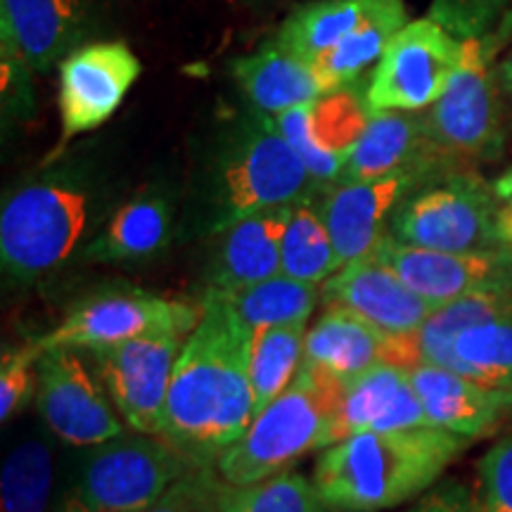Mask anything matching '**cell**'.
Masks as SVG:
<instances>
[{"label": "cell", "mask_w": 512, "mask_h": 512, "mask_svg": "<svg viewBox=\"0 0 512 512\" xmlns=\"http://www.w3.org/2000/svg\"><path fill=\"white\" fill-rule=\"evenodd\" d=\"M171 375L162 437L195 467H216L254 420L249 377L254 332L221 292L207 290Z\"/></svg>", "instance_id": "cell-1"}, {"label": "cell", "mask_w": 512, "mask_h": 512, "mask_svg": "<svg viewBox=\"0 0 512 512\" xmlns=\"http://www.w3.org/2000/svg\"><path fill=\"white\" fill-rule=\"evenodd\" d=\"M110 195V178L93 152H64L12 185L0 204L5 283L34 285L81 254L95 226L110 219Z\"/></svg>", "instance_id": "cell-2"}, {"label": "cell", "mask_w": 512, "mask_h": 512, "mask_svg": "<svg viewBox=\"0 0 512 512\" xmlns=\"http://www.w3.org/2000/svg\"><path fill=\"white\" fill-rule=\"evenodd\" d=\"M320 190L275 119L245 105L202 150L190 228L211 238L261 211L311 200Z\"/></svg>", "instance_id": "cell-3"}, {"label": "cell", "mask_w": 512, "mask_h": 512, "mask_svg": "<svg viewBox=\"0 0 512 512\" xmlns=\"http://www.w3.org/2000/svg\"><path fill=\"white\" fill-rule=\"evenodd\" d=\"M470 439L441 427L361 432L320 453L313 484L335 512H380L437 482Z\"/></svg>", "instance_id": "cell-4"}, {"label": "cell", "mask_w": 512, "mask_h": 512, "mask_svg": "<svg viewBox=\"0 0 512 512\" xmlns=\"http://www.w3.org/2000/svg\"><path fill=\"white\" fill-rule=\"evenodd\" d=\"M347 382L302 363L278 399L221 453L216 472L228 486H249L280 475L304 453L335 444V420Z\"/></svg>", "instance_id": "cell-5"}, {"label": "cell", "mask_w": 512, "mask_h": 512, "mask_svg": "<svg viewBox=\"0 0 512 512\" xmlns=\"http://www.w3.org/2000/svg\"><path fill=\"white\" fill-rule=\"evenodd\" d=\"M389 238L439 252L512 247L496 188L470 166L420 178L394 209Z\"/></svg>", "instance_id": "cell-6"}, {"label": "cell", "mask_w": 512, "mask_h": 512, "mask_svg": "<svg viewBox=\"0 0 512 512\" xmlns=\"http://www.w3.org/2000/svg\"><path fill=\"white\" fill-rule=\"evenodd\" d=\"M195 467L150 434H119L93 446L60 512H136L162 498Z\"/></svg>", "instance_id": "cell-7"}, {"label": "cell", "mask_w": 512, "mask_h": 512, "mask_svg": "<svg viewBox=\"0 0 512 512\" xmlns=\"http://www.w3.org/2000/svg\"><path fill=\"white\" fill-rule=\"evenodd\" d=\"M494 53L486 38H465L451 83L430 110L422 112L432 147L456 166L472 169L479 162H494L505 147Z\"/></svg>", "instance_id": "cell-8"}, {"label": "cell", "mask_w": 512, "mask_h": 512, "mask_svg": "<svg viewBox=\"0 0 512 512\" xmlns=\"http://www.w3.org/2000/svg\"><path fill=\"white\" fill-rule=\"evenodd\" d=\"M463 41L430 17L408 22L370 76V112H425L437 102L456 74Z\"/></svg>", "instance_id": "cell-9"}, {"label": "cell", "mask_w": 512, "mask_h": 512, "mask_svg": "<svg viewBox=\"0 0 512 512\" xmlns=\"http://www.w3.org/2000/svg\"><path fill=\"white\" fill-rule=\"evenodd\" d=\"M202 309L143 290H112L83 299L57 328L34 339L41 351H98L145 332L169 328L190 335Z\"/></svg>", "instance_id": "cell-10"}, {"label": "cell", "mask_w": 512, "mask_h": 512, "mask_svg": "<svg viewBox=\"0 0 512 512\" xmlns=\"http://www.w3.org/2000/svg\"><path fill=\"white\" fill-rule=\"evenodd\" d=\"M185 332L159 328L145 335L91 351L107 394L128 427L159 437L164 425L166 396Z\"/></svg>", "instance_id": "cell-11"}, {"label": "cell", "mask_w": 512, "mask_h": 512, "mask_svg": "<svg viewBox=\"0 0 512 512\" xmlns=\"http://www.w3.org/2000/svg\"><path fill=\"white\" fill-rule=\"evenodd\" d=\"M143 74V62L124 41H93L76 48L60 62V143L55 157L67 145L86 136L114 117L128 91Z\"/></svg>", "instance_id": "cell-12"}, {"label": "cell", "mask_w": 512, "mask_h": 512, "mask_svg": "<svg viewBox=\"0 0 512 512\" xmlns=\"http://www.w3.org/2000/svg\"><path fill=\"white\" fill-rule=\"evenodd\" d=\"M36 403L48 430L72 446H100L124 434L105 384L86 368L81 351H43Z\"/></svg>", "instance_id": "cell-13"}, {"label": "cell", "mask_w": 512, "mask_h": 512, "mask_svg": "<svg viewBox=\"0 0 512 512\" xmlns=\"http://www.w3.org/2000/svg\"><path fill=\"white\" fill-rule=\"evenodd\" d=\"M434 309L479 292L512 290V247L486 252H439L384 235L373 252Z\"/></svg>", "instance_id": "cell-14"}, {"label": "cell", "mask_w": 512, "mask_h": 512, "mask_svg": "<svg viewBox=\"0 0 512 512\" xmlns=\"http://www.w3.org/2000/svg\"><path fill=\"white\" fill-rule=\"evenodd\" d=\"M434 171H403L377 181L335 183L318 192L320 219L328 228L342 268L375 252L387 235L389 221L399 202L420 178Z\"/></svg>", "instance_id": "cell-15"}, {"label": "cell", "mask_w": 512, "mask_h": 512, "mask_svg": "<svg viewBox=\"0 0 512 512\" xmlns=\"http://www.w3.org/2000/svg\"><path fill=\"white\" fill-rule=\"evenodd\" d=\"M320 302L354 311L377 330L394 337L411 335L437 311L373 254L339 268L325 280L320 285Z\"/></svg>", "instance_id": "cell-16"}, {"label": "cell", "mask_w": 512, "mask_h": 512, "mask_svg": "<svg viewBox=\"0 0 512 512\" xmlns=\"http://www.w3.org/2000/svg\"><path fill=\"white\" fill-rule=\"evenodd\" d=\"M95 29V0H0V31L17 43L36 74L91 43Z\"/></svg>", "instance_id": "cell-17"}, {"label": "cell", "mask_w": 512, "mask_h": 512, "mask_svg": "<svg viewBox=\"0 0 512 512\" xmlns=\"http://www.w3.org/2000/svg\"><path fill=\"white\" fill-rule=\"evenodd\" d=\"M292 207L261 211L211 235L207 268H204L207 290H245L249 285L280 275L283 235Z\"/></svg>", "instance_id": "cell-18"}, {"label": "cell", "mask_w": 512, "mask_h": 512, "mask_svg": "<svg viewBox=\"0 0 512 512\" xmlns=\"http://www.w3.org/2000/svg\"><path fill=\"white\" fill-rule=\"evenodd\" d=\"M434 150L422 112H370L361 136L351 145L339 183L377 181L403 171L453 169Z\"/></svg>", "instance_id": "cell-19"}, {"label": "cell", "mask_w": 512, "mask_h": 512, "mask_svg": "<svg viewBox=\"0 0 512 512\" xmlns=\"http://www.w3.org/2000/svg\"><path fill=\"white\" fill-rule=\"evenodd\" d=\"M176 230V200L166 185H147L112 211L81 249L83 264H133L162 254Z\"/></svg>", "instance_id": "cell-20"}, {"label": "cell", "mask_w": 512, "mask_h": 512, "mask_svg": "<svg viewBox=\"0 0 512 512\" xmlns=\"http://www.w3.org/2000/svg\"><path fill=\"white\" fill-rule=\"evenodd\" d=\"M430 427L411 370L382 363L344 389L335 420V444L361 432H399Z\"/></svg>", "instance_id": "cell-21"}, {"label": "cell", "mask_w": 512, "mask_h": 512, "mask_svg": "<svg viewBox=\"0 0 512 512\" xmlns=\"http://www.w3.org/2000/svg\"><path fill=\"white\" fill-rule=\"evenodd\" d=\"M411 380L430 425L467 439L491 432L512 411V392L486 387L453 370L415 366Z\"/></svg>", "instance_id": "cell-22"}, {"label": "cell", "mask_w": 512, "mask_h": 512, "mask_svg": "<svg viewBox=\"0 0 512 512\" xmlns=\"http://www.w3.org/2000/svg\"><path fill=\"white\" fill-rule=\"evenodd\" d=\"M230 72L247 105L268 117L313 105L330 95L316 64L285 50L275 38L254 53L238 57Z\"/></svg>", "instance_id": "cell-23"}, {"label": "cell", "mask_w": 512, "mask_h": 512, "mask_svg": "<svg viewBox=\"0 0 512 512\" xmlns=\"http://www.w3.org/2000/svg\"><path fill=\"white\" fill-rule=\"evenodd\" d=\"M392 337L342 306H328L306 332L304 363L354 382L375 366L389 363Z\"/></svg>", "instance_id": "cell-24"}, {"label": "cell", "mask_w": 512, "mask_h": 512, "mask_svg": "<svg viewBox=\"0 0 512 512\" xmlns=\"http://www.w3.org/2000/svg\"><path fill=\"white\" fill-rule=\"evenodd\" d=\"M380 3L382 0H309L287 15L273 38L285 50L316 64L358 24L366 22Z\"/></svg>", "instance_id": "cell-25"}, {"label": "cell", "mask_w": 512, "mask_h": 512, "mask_svg": "<svg viewBox=\"0 0 512 512\" xmlns=\"http://www.w3.org/2000/svg\"><path fill=\"white\" fill-rule=\"evenodd\" d=\"M411 22L406 0H382L380 8L337 43L323 60L316 62L320 79L330 93L354 86L363 74L377 67L394 36Z\"/></svg>", "instance_id": "cell-26"}, {"label": "cell", "mask_w": 512, "mask_h": 512, "mask_svg": "<svg viewBox=\"0 0 512 512\" xmlns=\"http://www.w3.org/2000/svg\"><path fill=\"white\" fill-rule=\"evenodd\" d=\"M242 323L252 332L280 325H306L320 302V285L273 275L245 290L221 292Z\"/></svg>", "instance_id": "cell-27"}, {"label": "cell", "mask_w": 512, "mask_h": 512, "mask_svg": "<svg viewBox=\"0 0 512 512\" xmlns=\"http://www.w3.org/2000/svg\"><path fill=\"white\" fill-rule=\"evenodd\" d=\"M342 264L332 245L328 228L318 211V195L297 202L283 235V266L280 273L302 283L323 285Z\"/></svg>", "instance_id": "cell-28"}, {"label": "cell", "mask_w": 512, "mask_h": 512, "mask_svg": "<svg viewBox=\"0 0 512 512\" xmlns=\"http://www.w3.org/2000/svg\"><path fill=\"white\" fill-rule=\"evenodd\" d=\"M306 325H280L254 332L249 377L254 392V418L290 387L304 363Z\"/></svg>", "instance_id": "cell-29"}, {"label": "cell", "mask_w": 512, "mask_h": 512, "mask_svg": "<svg viewBox=\"0 0 512 512\" xmlns=\"http://www.w3.org/2000/svg\"><path fill=\"white\" fill-rule=\"evenodd\" d=\"M453 373L512 392V311L460 332L453 344Z\"/></svg>", "instance_id": "cell-30"}, {"label": "cell", "mask_w": 512, "mask_h": 512, "mask_svg": "<svg viewBox=\"0 0 512 512\" xmlns=\"http://www.w3.org/2000/svg\"><path fill=\"white\" fill-rule=\"evenodd\" d=\"M53 489V451L46 441L27 439L5 458L0 477V512H46Z\"/></svg>", "instance_id": "cell-31"}, {"label": "cell", "mask_w": 512, "mask_h": 512, "mask_svg": "<svg viewBox=\"0 0 512 512\" xmlns=\"http://www.w3.org/2000/svg\"><path fill=\"white\" fill-rule=\"evenodd\" d=\"M221 512H328L313 479L285 470L249 486H228Z\"/></svg>", "instance_id": "cell-32"}, {"label": "cell", "mask_w": 512, "mask_h": 512, "mask_svg": "<svg viewBox=\"0 0 512 512\" xmlns=\"http://www.w3.org/2000/svg\"><path fill=\"white\" fill-rule=\"evenodd\" d=\"M273 119L320 188L325 190L342 181L347 155H339V152L330 150L328 145L320 143L316 128H313V105L297 107V110L283 112Z\"/></svg>", "instance_id": "cell-33"}, {"label": "cell", "mask_w": 512, "mask_h": 512, "mask_svg": "<svg viewBox=\"0 0 512 512\" xmlns=\"http://www.w3.org/2000/svg\"><path fill=\"white\" fill-rule=\"evenodd\" d=\"M0 67H3V131L10 133L34 114V67L8 34L0 31Z\"/></svg>", "instance_id": "cell-34"}, {"label": "cell", "mask_w": 512, "mask_h": 512, "mask_svg": "<svg viewBox=\"0 0 512 512\" xmlns=\"http://www.w3.org/2000/svg\"><path fill=\"white\" fill-rule=\"evenodd\" d=\"M41 347L31 339L24 347L3 351L0 358V420L8 422L36 396L38 389V358Z\"/></svg>", "instance_id": "cell-35"}, {"label": "cell", "mask_w": 512, "mask_h": 512, "mask_svg": "<svg viewBox=\"0 0 512 512\" xmlns=\"http://www.w3.org/2000/svg\"><path fill=\"white\" fill-rule=\"evenodd\" d=\"M226 491L228 484L216 467H202L178 479L162 498L136 512H221Z\"/></svg>", "instance_id": "cell-36"}, {"label": "cell", "mask_w": 512, "mask_h": 512, "mask_svg": "<svg viewBox=\"0 0 512 512\" xmlns=\"http://www.w3.org/2000/svg\"><path fill=\"white\" fill-rule=\"evenodd\" d=\"M503 0H434L430 19L441 24L458 41L486 38V27Z\"/></svg>", "instance_id": "cell-37"}, {"label": "cell", "mask_w": 512, "mask_h": 512, "mask_svg": "<svg viewBox=\"0 0 512 512\" xmlns=\"http://www.w3.org/2000/svg\"><path fill=\"white\" fill-rule=\"evenodd\" d=\"M484 512H512V434L496 441L479 460Z\"/></svg>", "instance_id": "cell-38"}, {"label": "cell", "mask_w": 512, "mask_h": 512, "mask_svg": "<svg viewBox=\"0 0 512 512\" xmlns=\"http://www.w3.org/2000/svg\"><path fill=\"white\" fill-rule=\"evenodd\" d=\"M496 83L498 93H501L503 117L512 124V50L505 55V60L496 64Z\"/></svg>", "instance_id": "cell-39"}, {"label": "cell", "mask_w": 512, "mask_h": 512, "mask_svg": "<svg viewBox=\"0 0 512 512\" xmlns=\"http://www.w3.org/2000/svg\"><path fill=\"white\" fill-rule=\"evenodd\" d=\"M498 200L503 204V221H505V230H508V238L512 242V171L498 178L494 183Z\"/></svg>", "instance_id": "cell-40"}, {"label": "cell", "mask_w": 512, "mask_h": 512, "mask_svg": "<svg viewBox=\"0 0 512 512\" xmlns=\"http://www.w3.org/2000/svg\"><path fill=\"white\" fill-rule=\"evenodd\" d=\"M411 512H434V510H432V505H430V503H427V501H422V503L418 505V508H413Z\"/></svg>", "instance_id": "cell-41"}]
</instances>
